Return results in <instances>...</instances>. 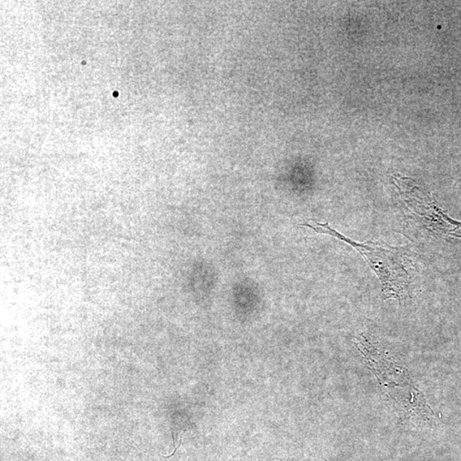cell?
<instances>
[{"label":"cell","instance_id":"1","mask_svg":"<svg viewBox=\"0 0 461 461\" xmlns=\"http://www.w3.org/2000/svg\"><path fill=\"white\" fill-rule=\"evenodd\" d=\"M309 223L301 226L311 228L318 234L334 237L355 248L373 269L382 284L383 295L402 301L410 295L411 284L416 274V266L406 248H396L372 242L356 243L333 229L328 223Z\"/></svg>","mask_w":461,"mask_h":461},{"label":"cell","instance_id":"2","mask_svg":"<svg viewBox=\"0 0 461 461\" xmlns=\"http://www.w3.org/2000/svg\"><path fill=\"white\" fill-rule=\"evenodd\" d=\"M423 206L424 214H420L425 219V226L435 234L447 240L461 239V222L454 221L445 211L438 208L435 202H429Z\"/></svg>","mask_w":461,"mask_h":461}]
</instances>
